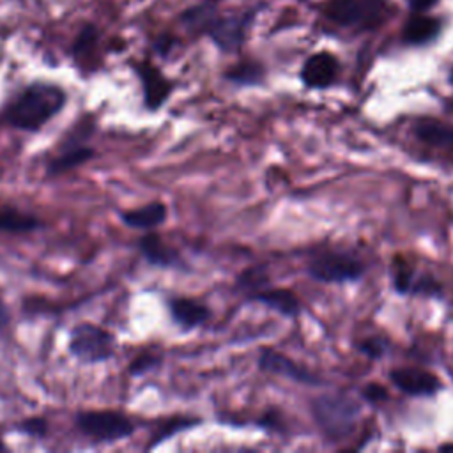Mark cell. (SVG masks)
I'll use <instances>...</instances> for the list:
<instances>
[{
  "mask_svg": "<svg viewBox=\"0 0 453 453\" xmlns=\"http://www.w3.org/2000/svg\"><path fill=\"white\" fill-rule=\"evenodd\" d=\"M214 14L212 9L207 5H200V7H193L189 9L186 14H182V23L189 28V30H205L209 28V25L212 23Z\"/></svg>",
  "mask_w": 453,
  "mask_h": 453,
  "instance_id": "26",
  "label": "cell"
},
{
  "mask_svg": "<svg viewBox=\"0 0 453 453\" xmlns=\"http://www.w3.org/2000/svg\"><path fill=\"white\" fill-rule=\"evenodd\" d=\"M246 299L260 303L288 319L297 317L303 310L299 297L292 290H287V288H260V290L248 294Z\"/></svg>",
  "mask_w": 453,
  "mask_h": 453,
  "instance_id": "13",
  "label": "cell"
},
{
  "mask_svg": "<svg viewBox=\"0 0 453 453\" xmlns=\"http://www.w3.org/2000/svg\"><path fill=\"white\" fill-rule=\"evenodd\" d=\"M225 76L226 80L239 85H255V83H260L264 76V67L253 60H246L230 67Z\"/></svg>",
  "mask_w": 453,
  "mask_h": 453,
  "instance_id": "23",
  "label": "cell"
},
{
  "mask_svg": "<svg viewBox=\"0 0 453 453\" xmlns=\"http://www.w3.org/2000/svg\"><path fill=\"white\" fill-rule=\"evenodd\" d=\"M11 322V311L9 306L5 304V299L0 294V329H4Z\"/></svg>",
  "mask_w": 453,
  "mask_h": 453,
  "instance_id": "32",
  "label": "cell"
},
{
  "mask_svg": "<svg viewBox=\"0 0 453 453\" xmlns=\"http://www.w3.org/2000/svg\"><path fill=\"white\" fill-rule=\"evenodd\" d=\"M9 449H11V448L4 442V439H2V435H0V451H9Z\"/></svg>",
  "mask_w": 453,
  "mask_h": 453,
  "instance_id": "34",
  "label": "cell"
},
{
  "mask_svg": "<svg viewBox=\"0 0 453 453\" xmlns=\"http://www.w3.org/2000/svg\"><path fill=\"white\" fill-rule=\"evenodd\" d=\"M416 271L405 262V260H395L391 265V283L393 288L402 294V296H411L414 280H416Z\"/></svg>",
  "mask_w": 453,
  "mask_h": 453,
  "instance_id": "24",
  "label": "cell"
},
{
  "mask_svg": "<svg viewBox=\"0 0 453 453\" xmlns=\"http://www.w3.org/2000/svg\"><path fill=\"white\" fill-rule=\"evenodd\" d=\"M97 28L94 25H85L78 37L74 39L73 42V48H71V55L73 58L81 64V62H87L90 58V55L94 53L96 50V44H97Z\"/></svg>",
  "mask_w": 453,
  "mask_h": 453,
  "instance_id": "22",
  "label": "cell"
},
{
  "mask_svg": "<svg viewBox=\"0 0 453 453\" xmlns=\"http://www.w3.org/2000/svg\"><path fill=\"white\" fill-rule=\"evenodd\" d=\"M73 423L81 435L104 444L127 439L136 432V425L129 416L111 409L80 411L74 414Z\"/></svg>",
  "mask_w": 453,
  "mask_h": 453,
  "instance_id": "4",
  "label": "cell"
},
{
  "mask_svg": "<svg viewBox=\"0 0 453 453\" xmlns=\"http://www.w3.org/2000/svg\"><path fill=\"white\" fill-rule=\"evenodd\" d=\"M138 251L140 255L145 258L147 264L154 265V267H182V258L180 253L170 246L168 242H165V239L156 234V232H147L145 235H142L136 241Z\"/></svg>",
  "mask_w": 453,
  "mask_h": 453,
  "instance_id": "10",
  "label": "cell"
},
{
  "mask_svg": "<svg viewBox=\"0 0 453 453\" xmlns=\"http://www.w3.org/2000/svg\"><path fill=\"white\" fill-rule=\"evenodd\" d=\"M115 334L99 324L85 320L69 331L67 350L81 365L106 363L115 356Z\"/></svg>",
  "mask_w": 453,
  "mask_h": 453,
  "instance_id": "3",
  "label": "cell"
},
{
  "mask_svg": "<svg viewBox=\"0 0 453 453\" xmlns=\"http://www.w3.org/2000/svg\"><path fill=\"white\" fill-rule=\"evenodd\" d=\"M407 2H409V5H411L412 9H416V11H425V9L432 7L437 0H407Z\"/></svg>",
  "mask_w": 453,
  "mask_h": 453,
  "instance_id": "33",
  "label": "cell"
},
{
  "mask_svg": "<svg viewBox=\"0 0 453 453\" xmlns=\"http://www.w3.org/2000/svg\"><path fill=\"white\" fill-rule=\"evenodd\" d=\"M198 423H200V419L189 418V416H173V418L163 421V423L156 428V432L152 434V437H150V441H149V444H147V449H152V448L159 446L163 441L173 437L175 434H180V432H184V430H189V428L196 426Z\"/></svg>",
  "mask_w": 453,
  "mask_h": 453,
  "instance_id": "21",
  "label": "cell"
},
{
  "mask_svg": "<svg viewBox=\"0 0 453 453\" xmlns=\"http://www.w3.org/2000/svg\"><path fill=\"white\" fill-rule=\"evenodd\" d=\"M67 94L57 83L34 81L2 110V122L23 133H39L65 106Z\"/></svg>",
  "mask_w": 453,
  "mask_h": 453,
  "instance_id": "1",
  "label": "cell"
},
{
  "mask_svg": "<svg viewBox=\"0 0 453 453\" xmlns=\"http://www.w3.org/2000/svg\"><path fill=\"white\" fill-rule=\"evenodd\" d=\"M340 71V64L334 55L327 51H320L311 55L303 69H301V80L310 88H326L334 83Z\"/></svg>",
  "mask_w": 453,
  "mask_h": 453,
  "instance_id": "9",
  "label": "cell"
},
{
  "mask_svg": "<svg viewBox=\"0 0 453 453\" xmlns=\"http://www.w3.org/2000/svg\"><path fill=\"white\" fill-rule=\"evenodd\" d=\"M136 76L140 78L143 106L149 111H157L173 90V83L150 62H138L133 65Z\"/></svg>",
  "mask_w": 453,
  "mask_h": 453,
  "instance_id": "6",
  "label": "cell"
},
{
  "mask_svg": "<svg viewBox=\"0 0 453 453\" xmlns=\"http://www.w3.org/2000/svg\"><path fill=\"white\" fill-rule=\"evenodd\" d=\"M159 365H161V356L143 352V354H138V356L127 365V373H129L131 377H142V375H145V373L156 370Z\"/></svg>",
  "mask_w": 453,
  "mask_h": 453,
  "instance_id": "27",
  "label": "cell"
},
{
  "mask_svg": "<svg viewBox=\"0 0 453 453\" xmlns=\"http://www.w3.org/2000/svg\"><path fill=\"white\" fill-rule=\"evenodd\" d=\"M258 366L264 372L301 382V384H311L317 386L319 377L310 373L306 368H303L301 365H297L294 359L283 356L281 352H274V350H262L258 356Z\"/></svg>",
  "mask_w": 453,
  "mask_h": 453,
  "instance_id": "8",
  "label": "cell"
},
{
  "mask_svg": "<svg viewBox=\"0 0 453 453\" xmlns=\"http://www.w3.org/2000/svg\"><path fill=\"white\" fill-rule=\"evenodd\" d=\"M120 221L134 230H154L168 218V207L161 200H152L142 207L119 212Z\"/></svg>",
  "mask_w": 453,
  "mask_h": 453,
  "instance_id": "12",
  "label": "cell"
},
{
  "mask_svg": "<svg viewBox=\"0 0 453 453\" xmlns=\"http://www.w3.org/2000/svg\"><path fill=\"white\" fill-rule=\"evenodd\" d=\"M439 28H441V25L435 18L411 16L403 28V39L409 44H423V42L432 41L437 35Z\"/></svg>",
  "mask_w": 453,
  "mask_h": 453,
  "instance_id": "19",
  "label": "cell"
},
{
  "mask_svg": "<svg viewBox=\"0 0 453 453\" xmlns=\"http://www.w3.org/2000/svg\"><path fill=\"white\" fill-rule=\"evenodd\" d=\"M173 42H175V41H173L170 35H166V34H165V35H159V37L156 39V42H154V50H156L159 55L165 57V55H168L170 50L173 48Z\"/></svg>",
  "mask_w": 453,
  "mask_h": 453,
  "instance_id": "31",
  "label": "cell"
},
{
  "mask_svg": "<svg viewBox=\"0 0 453 453\" xmlns=\"http://www.w3.org/2000/svg\"><path fill=\"white\" fill-rule=\"evenodd\" d=\"M391 384L411 396H434L442 389L441 379L423 368H395L389 372Z\"/></svg>",
  "mask_w": 453,
  "mask_h": 453,
  "instance_id": "7",
  "label": "cell"
},
{
  "mask_svg": "<svg viewBox=\"0 0 453 453\" xmlns=\"http://www.w3.org/2000/svg\"><path fill=\"white\" fill-rule=\"evenodd\" d=\"M306 273L315 281L322 283H349L357 281L365 274V264L342 251H326L315 255L306 264Z\"/></svg>",
  "mask_w": 453,
  "mask_h": 453,
  "instance_id": "5",
  "label": "cell"
},
{
  "mask_svg": "<svg viewBox=\"0 0 453 453\" xmlns=\"http://www.w3.org/2000/svg\"><path fill=\"white\" fill-rule=\"evenodd\" d=\"M207 34L223 51H234L241 46L244 39V19L228 16V18H214L207 28Z\"/></svg>",
  "mask_w": 453,
  "mask_h": 453,
  "instance_id": "15",
  "label": "cell"
},
{
  "mask_svg": "<svg viewBox=\"0 0 453 453\" xmlns=\"http://www.w3.org/2000/svg\"><path fill=\"white\" fill-rule=\"evenodd\" d=\"M359 352L370 359H380L386 350H388V343L382 340V338H377V336H372V338H365L359 342L357 345Z\"/></svg>",
  "mask_w": 453,
  "mask_h": 453,
  "instance_id": "29",
  "label": "cell"
},
{
  "mask_svg": "<svg viewBox=\"0 0 453 453\" xmlns=\"http://www.w3.org/2000/svg\"><path fill=\"white\" fill-rule=\"evenodd\" d=\"M44 226V223L25 211H19L14 205L0 203V232L4 234H30L37 232Z\"/></svg>",
  "mask_w": 453,
  "mask_h": 453,
  "instance_id": "16",
  "label": "cell"
},
{
  "mask_svg": "<svg viewBox=\"0 0 453 453\" xmlns=\"http://www.w3.org/2000/svg\"><path fill=\"white\" fill-rule=\"evenodd\" d=\"M267 281H269V278H267V273H265L264 267H246L237 276L235 287L248 296L255 290H260Z\"/></svg>",
  "mask_w": 453,
  "mask_h": 453,
  "instance_id": "25",
  "label": "cell"
},
{
  "mask_svg": "<svg viewBox=\"0 0 453 453\" xmlns=\"http://www.w3.org/2000/svg\"><path fill=\"white\" fill-rule=\"evenodd\" d=\"M361 407L349 395H322L311 402V416L331 441L349 437L359 419Z\"/></svg>",
  "mask_w": 453,
  "mask_h": 453,
  "instance_id": "2",
  "label": "cell"
},
{
  "mask_svg": "<svg viewBox=\"0 0 453 453\" xmlns=\"http://www.w3.org/2000/svg\"><path fill=\"white\" fill-rule=\"evenodd\" d=\"M96 131H97V119H96V115L85 113V115H81L78 120H74L65 129V133L58 140L57 150H65V149L87 145V142L94 136Z\"/></svg>",
  "mask_w": 453,
  "mask_h": 453,
  "instance_id": "18",
  "label": "cell"
},
{
  "mask_svg": "<svg viewBox=\"0 0 453 453\" xmlns=\"http://www.w3.org/2000/svg\"><path fill=\"white\" fill-rule=\"evenodd\" d=\"M16 430L23 435H28V437H35V439H42L48 435L50 432V423L46 418L42 416H32V418H27L23 421H19L16 425Z\"/></svg>",
  "mask_w": 453,
  "mask_h": 453,
  "instance_id": "28",
  "label": "cell"
},
{
  "mask_svg": "<svg viewBox=\"0 0 453 453\" xmlns=\"http://www.w3.org/2000/svg\"><path fill=\"white\" fill-rule=\"evenodd\" d=\"M418 140L442 149H453V124L437 119H419L414 127Z\"/></svg>",
  "mask_w": 453,
  "mask_h": 453,
  "instance_id": "17",
  "label": "cell"
},
{
  "mask_svg": "<svg viewBox=\"0 0 453 453\" xmlns=\"http://www.w3.org/2000/svg\"><path fill=\"white\" fill-rule=\"evenodd\" d=\"M361 395H363V398L368 400L370 403H379V402L388 400V391H386V388L380 386V384H375V382L366 384V386L363 388Z\"/></svg>",
  "mask_w": 453,
  "mask_h": 453,
  "instance_id": "30",
  "label": "cell"
},
{
  "mask_svg": "<svg viewBox=\"0 0 453 453\" xmlns=\"http://www.w3.org/2000/svg\"><path fill=\"white\" fill-rule=\"evenodd\" d=\"M97 156V150L90 145H80L65 150H57L53 157L46 163V177H58L64 175L88 161H92Z\"/></svg>",
  "mask_w": 453,
  "mask_h": 453,
  "instance_id": "14",
  "label": "cell"
},
{
  "mask_svg": "<svg viewBox=\"0 0 453 453\" xmlns=\"http://www.w3.org/2000/svg\"><path fill=\"white\" fill-rule=\"evenodd\" d=\"M168 313L172 320L184 331H191L209 320L211 310L198 299L193 297H172L168 299Z\"/></svg>",
  "mask_w": 453,
  "mask_h": 453,
  "instance_id": "11",
  "label": "cell"
},
{
  "mask_svg": "<svg viewBox=\"0 0 453 453\" xmlns=\"http://www.w3.org/2000/svg\"><path fill=\"white\" fill-rule=\"evenodd\" d=\"M448 80H449V83L453 85V67L449 69V76H448Z\"/></svg>",
  "mask_w": 453,
  "mask_h": 453,
  "instance_id": "35",
  "label": "cell"
},
{
  "mask_svg": "<svg viewBox=\"0 0 453 453\" xmlns=\"http://www.w3.org/2000/svg\"><path fill=\"white\" fill-rule=\"evenodd\" d=\"M326 16L340 25L357 23L365 14V7L357 0H331L324 9Z\"/></svg>",
  "mask_w": 453,
  "mask_h": 453,
  "instance_id": "20",
  "label": "cell"
}]
</instances>
